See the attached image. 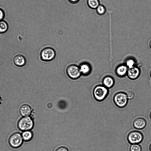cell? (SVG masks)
Returning <instances> with one entry per match:
<instances>
[{"instance_id":"cell-18","label":"cell","mask_w":151,"mask_h":151,"mask_svg":"<svg viewBox=\"0 0 151 151\" xmlns=\"http://www.w3.org/2000/svg\"><path fill=\"white\" fill-rule=\"evenodd\" d=\"M130 151H141L142 148L139 144H132L130 147Z\"/></svg>"},{"instance_id":"cell-6","label":"cell","mask_w":151,"mask_h":151,"mask_svg":"<svg viewBox=\"0 0 151 151\" xmlns=\"http://www.w3.org/2000/svg\"><path fill=\"white\" fill-rule=\"evenodd\" d=\"M23 140L22 134L19 132H16L13 133L10 136L9 142L11 147L17 148L21 145Z\"/></svg>"},{"instance_id":"cell-4","label":"cell","mask_w":151,"mask_h":151,"mask_svg":"<svg viewBox=\"0 0 151 151\" xmlns=\"http://www.w3.org/2000/svg\"><path fill=\"white\" fill-rule=\"evenodd\" d=\"M113 101L117 106L122 108L127 105L128 99L126 93L120 92L116 93L114 95Z\"/></svg>"},{"instance_id":"cell-12","label":"cell","mask_w":151,"mask_h":151,"mask_svg":"<svg viewBox=\"0 0 151 151\" xmlns=\"http://www.w3.org/2000/svg\"><path fill=\"white\" fill-rule=\"evenodd\" d=\"M31 112L32 109L31 107L27 104L22 105L19 109L20 113L23 117L29 116Z\"/></svg>"},{"instance_id":"cell-14","label":"cell","mask_w":151,"mask_h":151,"mask_svg":"<svg viewBox=\"0 0 151 151\" xmlns=\"http://www.w3.org/2000/svg\"><path fill=\"white\" fill-rule=\"evenodd\" d=\"M21 134L23 140L25 141L31 140L33 137V133L30 130L23 131Z\"/></svg>"},{"instance_id":"cell-21","label":"cell","mask_w":151,"mask_h":151,"mask_svg":"<svg viewBox=\"0 0 151 151\" xmlns=\"http://www.w3.org/2000/svg\"><path fill=\"white\" fill-rule=\"evenodd\" d=\"M134 61L132 59H128L126 62V66L129 68L134 67Z\"/></svg>"},{"instance_id":"cell-25","label":"cell","mask_w":151,"mask_h":151,"mask_svg":"<svg viewBox=\"0 0 151 151\" xmlns=\"http://www.w3.org/2000/svg\"><path fill=\"white\" fill-rule=\"evenodd\" d=\"M150 151H151V143L150 144Z\"/></svg>"},{"instance_id":"cell-28","label":"cell","mask_w":151,"mask_h":151,"mask_svg":"<svg viewBox=\"0 0 151 151\" xmlns=\"http://www.w3.org/2000/svg\"><path fill=\"white\" fill-rule=\"evenodd\" d=\"M150 75L151 76V70L150 71Z\"/></svg>"},{"instance_id":"cell-9","label":"cell","mask_w":151,"mask_h":151,"mask_svg":"<svg viewBox=\"0 0 151 151\" xmlns=\"http://www.w3.org/2000/svg\"><path fill=\"white\" fill-rule=\"evenodd\" d=\"M13 61L14 65L17 67H22L26 63L25 57L22 55L19 54L16 55L14 57Z\"/></svg>"},{"instance_id":"cell-3","label":"cell","mask_w":151,"mask_h":151,"mask_svg":"<svg viewBox=\"0 0 151 151\" xmlns=\"http://www.w3.org/2000/svg\"><path fill=\"white\" fill-rule=\"evenodd\" d=\"M56 53L55 50L52 47H47L43 49L41 51L40 55L41 60L44 61L48 62L54 59Z\"/></svg>"},{"instance_id":"cell-11","label":"cell","mask_w":151,"mask_h":151,"mask_svg":"<svg viewBox=\"0 0 151 151\" xmlns=\"http://www.w3.org/2000/svg\"><path fill=\"white\" fill-rule=\"evenodd\" d=\"M79 68L81 75L86 76L89 75L91 71V67L88 63L83 62L81 63Z\"/></svg>"},{"instance_id":"cell-1","label":"cell","mask_w":151,"mask_h":151,"mask_svg":"<svg viewBox=\"0 0 151 151\" xmlns=\"http://www.w3.org/2000/svg\"><path fill=\"white\" fill-rule=\"evenodd\" d=\"M34 122L29 116H24L21 118L18 122L19 129L22 131L30 130L33 127Z\"/></svg>"},{"instance_id":"cell-22","label":"cell","mask_w":151,"mask_h":151,"mask_svg":"<svg viewBox=\"0 0 151 151\" xmlns=\"http://www.w3.org/2000/svg\"><path fill=\"white\" fill-rule=\"evenodd\" d=\"M55 151H69L68 149L64 147H60L58 148Z\"/></svg>"},{"instance_id":"cell-7","label":"cell","mask_w":151,"mask_h":151,"mask_svg":"<svg viewBox=\"0 0 151 151\" xmlns=\"http://www.w3.org/2000/svg\"><path fill=\"white\" fill-rule=\"evenodd\" d=\"M66 73L71 79L76 80L81 75L79 66L75 64L69 65L67 68Z\"/></svg>"},{"instance_id":"cell-27","label":"cell","mask_w":151,"mask_h":151,"mask_svg":"<svg viewBox=\"0 0 151 151\" xmlns=\"http://www.w3.org/2000/svg\"><path fill=\"white\" fill-rule=\"evenodd\" d=\"M150 117L151 119V112H150Z\"/></svg>"},{"instance_id":"cell-2","label":"cell","mask_w":151,"mask_h":151,"mask_svg":"<svg viewBox=\"0 0 151 151\" xmlns=\"http://www.w3.org/2000/svg\"><path fill=\"white\" fill-rule=\"evenodd\" d=\"M108 91L104 86H98L93 89V93L95 99L99 101H101L105 99L107 96Z\"/></svg>"},{"instance_id":"cell-15","label":"cell","mask_w":151,"mask_h":151,"mask_svg":"<svg viewBox=\"0 0 151 151\" xmlns=\"http://www.w3.org/2000/svg\"><path fill=\"white\" fill-rule=\"evenodd\" d=\"M127 67L125 65H121L119 66L117 68L116 72L117 74L120 76L124 75L127 72Z\"/></svg>"},{"instance_id":"cell-8","label":"cell","mask_w":151,"mask_h":151,"mask_svg":"<svg viewBox=\"0 0 151 151\" xmlns=\"http://www.w3.org/2000/svg\"><path fill=\"white\" fill-rule=\"evenodd\" d=\"M147 124L146 120L142 118H138L135 119L133 122L134 127L138 129H142L144 128Z\"/></svg>"},{"instance_id":"cell-16","label":"cell","mask_w":151,"mask_h":151,"mask_svg":"<svg viewBox=\"0 0 151 151\" xmlns=\"http://www.w3.org/2000/svg\"><path fill=\"white\" fill-rule=\"evenodd\" d=\"M87 4L88 6L93 9H96L99 5V0H87Z\"/></svg>"},{"instance_id":"cell-23","label":"cell","mask_w":151,"mask_h":151,"mask_svg":"<svg viewBox=\"0 0 151 151\" xmlns=\"http://www.w3.org/2000/svg\"><path fill=\"white\" fill-rule=\"evenodd\" d=\"M4 13L2 10L0 9V21L2 20L4 18Z\"/></svg>"},{"instance_id":"cell-26","label":"cell","mask_w":151,"mask_h":151,"mask_svg":"<svg viewBox=\"0 0 151 151\" xmlns=\"http://www.w3.org/2000/svg\"><path fill=\"white\" fill-rule=\"evenodd\" d=\"M150 46L151 48V40L150 41Z\"/></svg>"},{"instance_id":"cell-10","label":"cell","mask_w":151,"mask_h":151,"mask_svg":"<svg viewBox=\"0 0 151 151\" xmlns=\"http://www.w3.org/2000/svg\"><path fill=\"white\" fill-rule=\"evenodd\" d=\"M140 74L139 69L137 67L134 66L129 68L127 72L128 77L130 79H134L137 78Z\"/></svg>"},{"instance_id":"cell-17","label":"cell","mask_w":151,"mask_h":151,"mask_svg":"<svg viewBox=\"0 0 151 151\" xmlns=\"http://www.w3.org/2000/svg\"><path fill=\"white\" fill-rule=\"evenodd\" d=\"M8 26L7 23L4 21H0V33H3L7 30Z\"/></svg>"},{"instance_id":"cell-24","label":"cell","mask_w":151,"mask_h":151,"mask_svg":"<svg viewBox=\"0 0 151 151\" xmlns=\"http://www.w3.org/2000/svg\"><path fill=\"white\" fill-rule=\"evenodd\" d=\"M71 3H76L78 1V0H69Z\"/></svg>"},{"instance_id":"cell-19","label":"cell","mask_w":151,"mask_h":151,"mask_svg":"<svg viewBox=\"0 0 151 151\" xmlns=\"http://www.w3.org/2000/svg\"><path fill=\"white\" fill-rule=\"evenodd\" d=\"M96 12L99 15L104 14L106 12L105 7L102 5H99L96 8Z\"/></svg>"},{"instance_id":"cell-20","label":"cell","mask_w":151,"mask_h":151,"mask_svg":"<svg viewBox=\"0 0 151 151\" xmlns=\"http://www.w3.org/2000/svg\"><path fill=\"white\" fill-rule=\"evenodd\" d=\"M126 93L129 99H133L134 96V93L132 90H128L126 92Z\"/></svg>"},{"instance_id":"cell-5","label":"cell","mask_w":151,"mask_h":151,"mask_svg":"<svg viewBox=\"0 0 151 151\" xmlns=\"http://www.w3.org/2000/svg\"><path fill=\"white\" fill-rule=\"evenodd\" d=\"M143 139L142 134L140 132L134 131L129 133L127 136L128 142L131 144H139Z\"/></svg>"},{"instance_id":"cell-13","label":"cell","mask_w":151,"mask_h":151,"mask_svg":"<svg viewBox=\"0 0 151 151\" xmlns=\"http://www.w3.org/2000/svg\"><path fill=\"white\" fill-rule=\"evenodd\" d=\"M114 80L110 77L108 76L104 78L103 81L104 86L107 88L111 87L114 84Z\"/></svg>"}]
</instances>
